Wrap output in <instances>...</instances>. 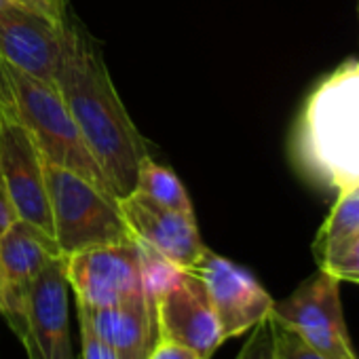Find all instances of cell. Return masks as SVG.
<instances>
[{
	"label": "cell",
	"mask_w": 359,
	"mask_h": 359,
	"mask_svg": "<svg viewBox=\"0 0 359 359\" xmlns=\"http://www.w3.org/2000/svg\"><path fill=\"white\" fill-rule=\"evenodd\" d=\"M125 222L135 241L158 252L182 271H191L205 254L195 214L167 210L140 193L118 199Z\"/></svg>",
	"instance_id": "cell-11"
},
{
	"label": "cell",
	"mask_w": 359,
	"mask_h": 359,
	"mask_svg": "<svg viewBox=\"0 0 359 359\" xmlns=\"http://www.w3.org/2000/svg\"><path fill=\"white\" fill-rule=\"evenodd\" d=\"M53 83L104 171L110 193L118 199L133 193L140 163L148 156L146 142L110 79L100 47L72 15Z\"/></svg>",
	"instance_id": "cell-1"
},
{
	"label": "cell",
	"mask_w": 359,
	"mask_h": 359,
	"mask_svg": "<svg viewBox=\"0 0 359 359\" xmlns=\"http://www.w3.org/2000/svg\"><path fill=\"white\" fill-rule=\"evenodd\" d=\"M76 315L91 325L118 359H146L158 338L154 302L146 294L102 309H87L76 302Z\"/></svg>",
	"instance_id": "cell-14"
},
{
	"label": "cell",
	"mask_w": 359,
	"mask_h": 359,
	"mask_svg": "<svg viewBox=\"0 0 359 359\" xmlns=\"http://www.w3.org/2000/svg\"><path fill=\"white\" fill-rule=\"evenodd\" d=\"M154 315L158 336L191 346L201 359H212L226 342L210 298L193 273L184 271L182 279L154 300Z\"/></svg>",
	"instance_id": "cell-12"
},
{
	"label": "cell",
	"mask_w": 359,
	"mask_h": 359,
	"mask_svg": "<svg viewBox=\"0 0 359 359\" xmlns=\"http://www.w3.org/2000/svg\"><path fill=\"white\" fill-rule=\"evenodd\" d=\"M53 256H60L55 243L20 218L0 239V315L15 334L22 325L28 292Z\"/></svg>",
	"instance_id": "cell-13"
},
{
	"label": "cell",
	"mask_w": 359,
	"mask_h": 359,
	"mask_svg": "<svg viewBox=\"0 0 359 359\" xmlns=\"http://www.w3.org/2000/svg\"><path fill=\"white\" fill-rule=\"evenodd\" d=\"M68 20V0H18L0 9V60L53 83Z\"/></svg>",
	"instance_id": "cell-6"
},
{
	"label": "cell",
	"mask_w": 359,
	"mask_h": 359,
	"mask_svg": "<svg viewBox=\"0 0 359 359\" xmlns=\"http://www.w3.org/2000/svg\"><path fill=\"white\" fill-rule=\"evenodd\" d=\"M187 273H193L201 281L220 321L224 340L250 332L264 321L275 306L273 296L248 269L212 252L210 248Z\"/></svg>",
	"instance_id": "cell-10"
},
{
	"label": "cell",
	"mask_w": 359,
	"mask_h": 359,
	"mask_svg": "<svg viewBox=\"0 0 359 359\" xmlns=\"http://www.w3.org/2000/svg\"><path fill=\"white\" fill-rule=\"evenodd\" d=\"M74 302L102 309L144 294L137 241L95 245L64 256Z\"/></svg>",
	"instance_id": "cell-9"
},
{
	"label": "cell",
	"mask_w": 359,
	"mask_h": 359,
	"mask_svg": "<svg viewBox=\"0 0 359 359\" xmlns=\"http://www.w3.org/2000/svg\"><path fill=\"white\" fill-rule=\"evenodd\" d=\"M47 195L53 220V241L60 256L74 252L135 241L118 199L89 177L45 163Z\"/></svg>",
	"instance_id": "cell-3"
},
{
	"label": "cell",
	"mask_w": 359,
	"mask_h": 359,
	"mask_svg": "<svg viewBox=\"0 0 359 359\" xmlns=\"http://www.w3.org/2000/svg\"><path fill=\"white\" fill-rule=\"evenodd\" d=\"M18 0H0V9H5V7H9V5H15Z\"/></svg>",
	"instance_id": "cell-24"
},
{
	"label": "cell",
	"mask_w": 359,
	"mask_h": 359,
	"mask_svg": "<svg viewBox=\"0 0 359 359\" xmlns=\"http://www.w3.org/2000/svg\"><path fill=\"white\" fill-rule=\"evenodd\" d=\"M146 359H201V355L182 342H175L171 338L158 336L154 340L152 348L148 351Z\"/></svg>",
	"instance_id": "cell-21"
},
{
	"label": "cell",
	"mask_w": 359,
	"mask_h": 359,
	"mask_svg": "<svg viewBox=\"0 0 359 359\" xmlns=\"http://www.w3.org/2000/svg\"><path fill=\"white\" fill-rule=\"evenodd\" d=\"M81 332V359H118L116 353L91 330V325L79 315Z\"/></svg>",
	"instance_id": "cell-20"
},
{
	"label": "cell",
	"mask_w": 359,
	"mask_h": 359,
	"mask_svg": "<svg viewBox=\"0 0 359 359\" xmlns=\"http://www.w3.org/2000/svg\"><path fill=\"white\" fill-rule=\"evenodd\" d=\"M0 72H3L15 108L32 131L45 163H53L57 167H66L76 171L91 182L108 189L106 175L87 148L64 97L60 95L53 83H45L34 79L0 60ZM118 199V197H116Z\"/></svg>",
	"instance_id": "cell-4"
},
{
	"label": "cell",
	"mask_w": 359,
	"mask_h": 359,
	"mask_svg": "<svg viewBox=\"0 0 359 359\" xmlns=\"http://www.w3.org/2000/svg\"><path fill=\"white\" fill-rule=\"evenodd\" d=\"M294 152L313 180L336 193L359 187V62L340 66L313 89Z\"/></svg>",
	"instance_id": "cell-2"
},
{
	"label": "cell",
	"mask_w": 359,
	"mask_h": 359,
	"mask_svg": "<svg viewBox=\"0 0 359 359\" xmlns=\"http://www.w3.org/2000/svg\"><path fill=\"white\" fill-rule=\"evenodd\" d=\"M133 191L144 195L146 199L154 201L161 208L175 210L182 214H195L193 201H191L184 184L180 182V177L173 173V169L156 163L150 154L144 156L140 163Z\"/></svg>",
	"instance_id": "cell-16"
},
{
	"label": "cell",
	"mask_w": 359,
	"mask_h": 359,
	"mask_svg": "<svg viewBox=\"0 0 359 359\" xmlns=\"http://www.w3.org/2000/svg\"><path fill=\"white\" fill-rule=\"evenodd\" d=\"M271 317L330 359H359L342 313L340 281L321 269L275 302Z\"/></svg>",
	"instance_id": "cell-7"
},
{
	"label": "cell",
	"mask_w": 359,
	"mask_h": 359,
	"mask_svg": "<svg viewBox=\"0 0 359 359\" xmlns=\"http://www.w3.org/2000/svg\"><path fill=\"white\" fill-rule=\"evenodd\" d=\"M325 273L334 275L338 281H353L359 283V241Z\"/></svg>",
	"instance_id": "cell-22"
},
{
	"label": "cell",
	"mask_w": 359,
	"mask_h": 359,
	"mask_svg": "<svg viewBox=\"0 0 359 359\" xmlns=\"http://www.w3.org/2000/svg\"><path fill=\"white\" fill-rule=\"evenodd\" d=\"M273 327H275L277 359H330V357L321 355L319 351L311 348L298 334H294L292 330L279 325L275 319H273Z\"/></svg>",
	"instance_id": "cell-19"
},
{
	"label": "cell",
	"mask_w": 359,
	"mask_h": 359,
	"mask_svg": "<svg viewBox=\"0 0 359 359\" xmlns=\"http://www.w3.org/2000/svg\"><path fill=\"white\" fill-rule=\"evenodd\" d=\"M18 212L11 203V197L7 193V187L3 182V175H0V239L5 237V233L11 229V224L18 220Z\"/></svg>",
	"instance_id": "cell-23"
},
{
	"label": "cell",
	"mask_w": 359,
	"mask_h": 359,
	"mask_svg": "<svg viewBox=\"0 0 359 359\" xmlns=\"http://www.w3.org/2000/svg\"><path fill=\"white\" fill-rule=\"evenodd\" d=\"M137 248H140L142 290H144L146 298L154 302L156 298H161L167 290H171L180 279L184 277V271L140 241H137Z\"/></svg>",
	"instance_id": "cell-17"
},
{
	"label": "cell",
	"mask_w": 359,
	"mask_h": 359,
	"mask_svg": "<svg viewBox=\"0 0 359 359\" xmlns=\"http://www.w3.org/2000/svg\"><path fill=\"white\" fill-rule=\"evenodd\" d=\"M359 241V187L338 193L315 241L313 256L321 271L332 269Z\"/></svg>",
	"instance_id": "cell-15"
},
{
	"label": "cell",
	"mask_w": 359,
	"mask_h": 359,
	"mask_svg": "<svg viewBox=\"0 0 359 359\" xmlns=\"http://www.w3.org/2000/svg\"><path fill=\"white\" fill-rule=\"evenodd\" d=\"M0 175L20 220L32 224L53 241L45 156L32 131L22 121L3 72H0Z\"/></svg>",
	"instance_id": "cell-5"
},
{
	"label": "cell",
	"mask_w": 359,
	"mask_h": 359,
	"mask_svg": "<svg viewBox=\"0 0 359 359\" xmlns=\"http://www.w3.org/2000/svg\"><path fill=\"white\" fill-rule=\"evenodd\" d=\"M235 359H277L275 327L271 315L250 330V336Z\"/></svg>",
	"instance_id": "cell-18"
},
{
	"label": "cell",
	"mask_w": 359,
	"mask_h": 359,
	"mask_svg": "<svg viewBox=\"0 0 359 359\" xmlns=\"http://www.w3.org/2000/svg\"><path fill=\"white\" fill-rule=\"evenodd\" d=\"M15 336L24 344L28 359H74L64 256H53L34 279Z\"/></svg>",
	"instance_id": "cell-8"
}]
</instances>
